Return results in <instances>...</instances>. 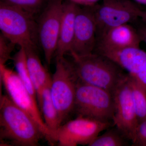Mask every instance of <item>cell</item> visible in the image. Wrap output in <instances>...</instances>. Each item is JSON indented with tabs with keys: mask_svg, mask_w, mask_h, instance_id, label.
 Wrapping results in <instances>:
<instances>
[{
	"mask_svg": "<svg viewBox=\"0 0 146 146\" xmlns=\"http://www.w3.org/2000/svg\"><path fill=\"white\" fill-rule=\"evenodd\" d=\"M16 46L1 33L0 34V65H5L8 60L12 59L11 53Z\"/></svg>",
	"mask_w": 146,
	"mask_h": 146,
	"instance_id": "21",
	"label": "cell"
},
{
	"mask_svg": "<svg viewBox=\"0 0 146 146\" xmlns=\"http://www.w3.org/2000/svg\"><path fill=\"white\" fill-rule=\"evenodd\" d=\"M97 39L110 29L129 24L140 18L143 10L131 0H102L93 6Z\"/></svg>",
	"mask_w": 146,
	"mask_h": 146,
	"instance_id": "7",
	"label": "cell"
},
{
	"mask_svg": "<svg viewBox=\"0 0 146 146\" xmlns=\"http://www.w3.org/2000/svg\"><path fill=\"white\" fill-rule=\"evenodd\" d=\"M56 58L55 70L52 76L50 91L62 125L74 113L78 79L72 60L65 56Z\"/></svg>",
	"mask_w": 146,
	"mask_h": 146,
	"instance_id": "4",
	"label": "cell"
},
{
	"mask_svg": "<svg viewBox=\"0 0 146 146\" xmlns=\"http://www.w3.org/2000/svg\"><path fill=\"white\" fill-rule=\"evenodd\" d=\"M96 31L93 6H79L76 15L71 56H82L94 52L96 45Z\"/></svg>",
	"mask_w": 146,
	"mask_h": 146,
	"instance_id": "11",
	"label": "cell"
},
{
	"mask_svg": "<svg viewBox=\"0 0 146 146\" xmlns=\"http://www.w3.org/2000/svg\"><path fill=\"white\" fill-rule=\"evenodd\" d=\"M1 33L25 50H38L39 46L36 18L26 11L0 2Z\"/></svg>",
	"mask_w": 146,
	"mask_h": 146,
	"instance_id": "3",
	"label": "cell"
},
{
	"mask_svg": "<svg viewBox=\"0 0 146 146\" xmlns=\"http://www.w3.org/2000/svg\"><path fill=\"white\" fill-rule=\"evenodd\" d=\"M72 58L80 81L112 93L127 74L109 58L96 53Z\"/></svg>",
	"mask_w": 146,
	"mask_h": 146,
	"instance_id": "2",
	"label": "cell"
},
{
	"mask_svg": "<svg viewBox=\"0 0 146 146\" xmlns=\"http://www.w3.org/2000/svg\"><path fill=\"white\" fill-rule=\"evenodd\" d=\"M133 1L137 3L146 6V0H133Z\"/></svg>",
	"mask_w": 146,
	"mask_h": 146,
	"instance_id": "27",
	"label": "cell"
},
{
	"mask_svg": "<svg viewBox=\"0 0 146 146\" xmlns=\"http://www.w3.org/2000/svg\"><path fill=\"white\" fill-rule=\"evenodd\" d=\"M127 74L112 93L115 106L113 121L114 125L118 127L132 143L138 122Z\"/></svg>",
	"mask_w": 146,
	"mask_h": 146,
	"instance_id": "10",
	"label": "cell"
},
{
	"mask_svg": "<svg viewBox=\"0 0 146 146\" xmlns=\"http://www.w3.org/2000/svg\"><path fill=\"white\" fill-rule=\"evenodd\" d=\"M50 87L43 89L38 104L45 124L53 134L54 139L55 133L62 125V123L58 112L52 99Z\"/></svg>",
	"mask_w": 146,
	"mask_h": 146,
	"instance_id": "16",
	"label": "cell"
},
{
	"mask_svg": "<svg viewBox=\"0 0 146 146\" xmlns=\"http://www.w3.org/2000/svg\"><path fill=\"white\" fill-rule=\"evenodd\" d=\"M78 5L84 7L93 6L96 5L100 0H69Z\"/></svg>",
	"mask_w": 146,
	"mask_h": 146,
	"instance_id": "23",
	"label": "cell"
},
{
	"mask_svg": "<svg viewBox=\"0 0 146 146\" xmlns=\"http://www.w3.org/2000/svg\"><path fill=\"white\" fill-rule=\"evenodd\" d=\"M133 75L138 79L146 89V65L140 72Z\"/></svg>",
	"mask_w": 146,
	"mask_h": 146,
	"instance_id": "24",
	"label": "cell"
},
{
	"mask_svg": "<svg viewBox=\"0 0 146 146\" xmlns=\"http://www.w3.org/2000/svg\"><path fill=\"white\" fill-rule=\"evenodd\" d=\"M127 79L139 123L146 119V89L133 75L127 73Z\"/></svg>",
	"mask_w": 146,
	"mask_h": 146,
	"instance_id": "17",
	"label": "cell"
},
{
	"mask_svg": "<svg viewBox=\"0 0 146 146\" xmlns=\"http://www.w3.org/2000/svg\"><path fill=\"white\" fill-rule=\"evenodd\" d=\"M140 18L143 22L144 24L146 25V10H143Z\"/></svg>",
	"mask_w": 146,
	"mask_h": 146,
	"instance_id": "26",
	"label": "cell"
},
{
	"mask_svg": "<svg viewBox=\"0 0 146 146\" xmlns=\"http://www.w3.org/2000/svg\"><path fill=\"white\" fill-rule=\"evenodd\" d=\"M142 42L137 29L129 24L110 29L99 39L96 46L110 48L140 47Z\"/></svg>",
	"mask_w": 146,
	"mask_h": 146,
	"instance_id": "13",
	"label": "cell"
},
{
	"mask_svg": "<svg viewBox=\"0 0 146 146\" xmlns=\"http://www.w3.org/2000/svg\"><path fill=\"white\" fill-rule=\"evenodd\" d=\"M131 141L116 126L107 129L101 135L97 136L89 146H127Z\"/></svg>",
	"mask_w": 146,
	"mask_h": 146,
	"instance_id": "18",
	"label": "cell"
},
{
	"mask_svg": "<svg viewBox=\"0 0 146 146\" xmlns=\"http://www.w3.org/2000/svg\"><path fill=\"white\" fill-rule=\"evenodd\" d=\"M94 52L108 58L131 74H136L146 65V52L140 47L110 48L96 46Z\"/></svg>",
	"mask_w": 146,
	"mask_h": 146,
	"instance_id": "12",
	"label": "cell"
},
{
	"mask_svg": "<svg viewBox=\"0 0 146 146\" xmlns=\"http://www.w3.org/2000/svg\"><path fill=\"white\" fill-rule=\"evenodd\" d=\"M25 50L29 72L36 91L38 104L43 89L50 85L52 76L41 62L37 53L38 50L32 49Z\"/></svg>",
	"mask_w": 146,
	"mask_h": 146,
	"instance_id": "15",
	"label": "cell"
},
{
	"mask_svg": "<svg viewBox=\"0 0 146 146\" xmlns=\"http://www.w3.org/2000/svg\"><path fill=\"white\" fill-rule=\"evenodd\" d=\"M12 60L16 73L24 86L29 93L37 100L36 91L32 82L28 68L26 53L25 49L20 48V49L12 56Z\"/></svg>",
	"mask_w": 146,
	"mask_h": 146,
	"instance_id": "19",
	"label": "cell"
},
{
	"mask_svg": "<svg viewBox=\"0 0 146 146\" xmlns=\"http://www.w3.org/2000/svg\"><path fill=\"white\" fill-rule=\"evenodd\" d=\"M42 138L44 135L32 118L6 94H1V146H37Z\"/></svg>",
	"mask_w": 146,
	"mask_h": 146,
	"instance_id": "1",
	"label": "cell"
},
{
	"mask_svg": "<svg viewBox=\"0 0 146 146\" xmlns=\"http://www.w3.org/2000/svg\"><path fill=\"white\" fill-rule=\"evenodd\" d=\"M1 84L10 99L34 120L44 139L50 145L56 144L54 136L45 124L36 99L27 90L18 74L5 65H0Z\"/></svg>",
	"mask_w": 146,
	"mask_h": 146,
	"instance_id": "6",
	"label": "cell"
},
{
	"mask_svg": "<svg viewBox=\"0 0 146 146\" xmlns=\"http://www.w3.org/2000/svg\"><path fill=\"white\" fill-rule=\"evenodd\" d=\"M113 126L112 122L76 117L60 126L55 133V141L59 146H89L101 132Z\"/></svg>",
	"mask_w": 146,
	"mask_h": 146,
	"instance_id": "9",
	"label": "cell"
},
{
	"mask_svg": "<svg viewBox=\"0 0 146 146\" xmlns=\"http://www.w3.org/2000/svg\"><path fill=\"white\" fill-rule=\"evenodd\" d=\"M63 2V0H49L36 18L39 46L43 50L45 61L48 66L57 49Z\"/></svg>",
	"mask_w": 146,
	"mask_h": 146,
	"instance_id": "8",
	"label": "cell"
},
{
	"mask_svg": "<svg viewBox=\"0 0 146 146\" xmlns=\"http://www.w3.org/2000/svg\"><path fill=\"white\" fill-rule=\"evenodd\" d=\"M131 146H146V119L138 124Z\"/></svg>",
	"mask_w": 146,
	"mask_h": 146,
	"instance_id": "22",
	"label": "cell"
},
{
	"mask_svg": "<svg viewBox=\"0 0 146 146\" xmlns=\"http://www.w3.org/2000/svg\"><path fill=\"white\" fill-rule=\"evenodd\" d=\"M49 0H0V2L22 9L36 18Z\"/></svg>",
	"mask_w": 146,
	"mask_h": 146,
	"instance_id": "20",
	"label": "cell"
},
{
	"mask_svg": "<svg viewBox=\"0 0 146 146\" xmlns=\"http://www.w3.org/2000/svg\"><path fill=\"white\" fill-rule=\"evenodd\" d=\"M138 34L140 35L142 42H143L146 45V25L144 24L140 26L137 29Z\"/></svg>",
	"mask_w": 146,
	"mask_h": 146,
	"instance_id": "25",
	"label": "cell"
},
{
	"mask_svg": "<svg viewBox=\"0 0 146 146\" xmlns=\"http://www.w3.org/2000/svg\"><path fill=\"white\" fill-rule=\"evenodd\" d=\"M115 106L113 94L78 80L74 113L100 121L113 123Z\"/></svg>",
	"mask_w": 146,
	"mask_h": 146,
	"instance_id": "5",
	"label": "cell"
},
{
	"mask_svg": "<svg viewBox=\"0 0 146 146\" xmlns=\"http://www.w3.org/2000/svg\"><path fill=\"white\" fill-rule=\"evenodd\" d=\"M80 6L69 0L63 2V12L56 58L70 54L74 35L76 15Z\"/></svg>",
	"mask_w": 146,
	"mask_h": 146,
	"instance_id": "14",
	"label": "cell"
}]
</instances>
